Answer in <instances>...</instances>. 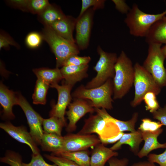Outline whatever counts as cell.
Instances as JSON below:
<instances>
[{"instance_id": "obj_1", "label": "cell", "mask_w": 166, "mask_h": 166, "mask_svg": "<svg viewBox=\"0 0 166 166\" xmlns=\"http://www.w3.org/2000/svg\"><path fill=\"white\" fill-rule=\"evenodd\" d=\"M115 73L113 78V99L122 98L133 84L134 66L130 58L122 51L118 57L115 66Z\"/></svg>"}, {"instance_id": "obj_2", "label": "cell", "mask_w": 166, "mask_h": 166, "mask_svg": "<svg viewBox=\"0 0 166 166\" xmlns=\"http://www.w3.org/2000/svg\"><path fill=\"white\" fill-rule=\"evenodd\" d=\"M113 80H108L101 86L93 88L87 89L81 85L72 94V97L89 100L94 108L111 110L113 108Z\"/></svg>"}, {"instance_id": "obj_3", "label": "cell", "mask_w": 166, "mask_h": 166, "mask_svg": "<svg viewBox=\"0 0 166 166\" xmlns=\"http://www.w3.org/2000/svg\"><path fill=\"white\" fill-rule=\"evenodd\" d=\"M42 33L43 40L50 46L56 59V67H62L70 56L78 55L79 49L76 43L69 41L57 34L49 26H44Z\"/></svg>"}, {"instance_id": "obj_4", "label": "cell", "mask_w": 166, "mask_h": 166, "mask_svg": "<svg viewBox=\"0 0 166 166\" xmlns=\"http://www.w3.org/2000/svg\"><path fill=\"white\" fill-rule=\"evenodd\" d=\"M166 15V9L160 14H148L140 10L134 4L127 14L124 22L131 34L137 37H145L152 26Z\"/></svg>"}, {"instance_id": "obj_5", "label": "cell", "mask_w": 166, "mask_h": 166, "mask_svg": "<svg viewBox=\"0 0 166 166\" xmlns=\"http://www.w3.org/2000/svg\"><path fill=\"white\" fill-rule=\"evenodd\" d=\"M99 58L93 69L96 76L85 86L87 89L99 87L110 79L113 78L115 73V66L118 57L116 53L105 51L100 46L97 49Z\"/></svg>"}, {"instance_id": "obj_6", "label": "cell", "mask_w": 166, "mask_h": 166, "mask_svg": "<svg viewBox=\"0 0 166 166\" xmlns=\"http://www.w3.org/2000/svg\"><path fill=\"white\" fill-rule=\"evenodd\" d=\"M134 78L133 85L134 97L130 105L135 107L143 101L144 95L148 92H152L156 95L160 92L161 88L157 84L152 75L138 62L134 65Z\"/></svg>"}, {"instance_id": "obj_7", "label": "cell", "mask_w": 166, "mask_h": 166, "mask_svg": "<svg viewBox=\"0 0 166 166\" xmlns=\"http://www.w3.org/2000/svg\"><path fill=\"white\" fill-rule=\"evenodd\" d=\"M148 45L147 56L142 66L161 88L166 86V69L164 65L166 56L162 51V44L152 43Z\"/></svg>"}, {"instance_id": "obj_8", "label": "cell", "mask_w": 166, "mask_h": 166, "mask_svg": "<svg viewBox=\"0 0 166 166\" xmlns=\"http://www.w3.org/2000/svg\"><path fill=\"white\" fill-rule=\"evenodd\" d=\"M121 132L115 123L96 113L85 120L82 129L77 133L82 134H97L100 140H105L118 135Z\"/></svg>"}, {"instance_id": "obj_9", "label": "cell", "mask_w": 166, "mask_h": 166, "mask_svg": "<svg viewBox=\"0 0 166 166\" xmlns=\"http://www.w3.org/2000/svg\"><path fill=\"white\" fill-rule=\"evenodd\" d=\"M17 105L20 106L27 119L30 133L37 145H40L44 131L42 128L44 119L32 108L20 93H17Z\"/></svg>"}, {"instance_id": "obj_10", "label": "cell", "mask_w": 166, "mask_h": 166, "mask_svg": "<svg viewBox=\"0 0 166 166\" xmlns=\"http://www.w3.org/2000/svg\"><path fill=\"white\" fill-rule=\"evenodd\" d=\"M63 137V146L58 153L86 150L101 143L99 137L94 135L69 133Z\"/></svg>"}, {"instance_id": "obj_11", "label": "cell", "mask_w": 166, "mask_h": 166, "mask_svg": "<svg viewBox=\"0 0 166 166\" xmlns=\"http://www.w3.org/2000/svg\"><path fill=\"white\" fill-rule=\"evenodd\" d=\"M95 11L91 8L80 18H77L75 41L79 50H84L89 46Z\"/></svg>"}, {"instance_id": "obj_12", "label": "cell", "mask_w": 166, "mask_h": 166, "mask_svg": "<svg viewBox=\"0 0 166 166\" xmlns=\"http://www.w3.org/2000/svg\"><path fill=\"white\" fill-rule=\"evenodd\" d=\"M68 110L66 112L69 123L66 130L70 132L75 131L77 128L76 124L78 121L88 113L95 112L90 101L87 100L74 98L73 101L68 106Z\"/></svg>"}, {"instance_id": "obj_13", "label": "cell", "mask_w": 166, "mask_h": 166, "mask_svg": "<svg viewBox=\"0 0 166 166\" xmlns=\"http://www.w3.org/2000/svg\"><path fill=\"white\" fill-rule=\"evenodd\" d=\"M50 87L57 89L58 98L57 104H53L49 116L50 117H57L66 124L65 115L66 113V109L70 103L72 99L71 91L73 86L63 82L61 85L56 83L51 85Z\"/></svg>"}, {"instance_id": "obj_14", "label": "cell", "mask_w": 166, "mask_h": 166, "mask_svg": "<svg viewBox=\"0 0 166 166\" xmlns=\"http://www.w3.org/2000/svg\"><path fill=\"white\" fill-rule=\"evenodd\" d=\"M0 128L18 141L26 144L31 149L33 153H40L39 150L30 132L23 126H15L9 122L1 123Z\"/></svg>"}, {"instance_id": "obj_15", "label": "cell", "mask_w": 166, "mask_h": 166, "mask_svg": "<svg viewBox=\"0 0 166 166\" xmlns=\"http://www.w3.org/2000/svg\"><path fill=\"white\" fill-rule=\"evenodd\" d=\"M89 65L81 66L65 65L62 67L60 70L64 80L63 82L73 86L77 82L80 81L87 77Z\"/></svg>"}, {"instance_id": "obj_16", "label": "cell", "mask_w": 166, "mask_h": 166, "mask_svg": "<svg viewBox=\"0 0 166 166\" xmlns=\"http://www.w3.org/2000/svg\"><path fill=\"white\" fill-rule=\"evenodd\" d=\"M77 18L71 16L65 15L61 19L53 23L50 26L58 35L65 39L75 43L73 36L75 28Z\"/></svg>"}, {"instance_id": "obj_17", "label": "cell", "mask_w": 166, "mask_h": 166, "mask_svg": "<svg viewBox=\"0 0 166 166\" xmlns=\"http://www.w3.org/2000/svg\"><path fill=\"white\" fill-rule=\"evenodd\" d=\"M17 93L9 90L2 82L0 85V103L3 108V117L13 119L15 116L12 112L13 106L17 105Z\"/></svg>"}, {"instance_id": "obj_18", "label": "cell", "mask_w": 166, "mask_h": 166, "mask_svg": "<svg viewBox=\"0 0 166 166\" xmlns=\"http://www.w3.org/2000/svg\"><path fill=\"white\" fill-rule=\"evenodd\" d=\"M163 131V129L160 128L154 132H141L144 144L137 155L139 158L147 156L149 153L154 150L166 148V142L161 144L157 140L158 136Z\"/></svg>"}, {"instance_id": "obj_19", "label": "cell", "mask_w": 166, "mask_h": 166, "mask_svg": "<svg viewBox=\"0 0 166 166\" xmlns=\"http://www.w3.org/2000/svg\"><path fill=\"white\" fill-rule=\"evenodd\" d=\"M141 132L139 130L129 133H124L120 140L110 148L115 151L120 149L122 145H129L130 150L135 155L140 151V143L143 140Z\"/></svg>"}, {"instance_id": "obj_20", "label": "cell", "mask_w": 166, "mask_h": 166, "mask_svg": "<svg viewBox=\"0 0 166 166\" xmlns=\"http://www.w3.org/2000/svg\"><path fill=\"white\" fill-rule=\"evenodd\" d=\"M95 147L91 152L90 166H105L111 158L118 155V152L106 147L101 143Z\"/></svg>"}, {"instance_id": "obj_21", "label": "cell", "mask_w": 166, "mask_h": 166, "mask_svg": "<svg viewBox=\"0 0 166 166\" xmlns=\"http://www.w3.org/2000/svg\"><path fill=\"white\" fill-rule=\"evenodd\" d=\"M148 44H162L166 42V20L163 18L155 22L151 27L145 37Z\"/></svg>"}, {"instance_id": "obj_22", "label": "cell", "mask_w": 166, "mask_h": 166, "mask_svg": "<svg viewBox=\"0 0 166 166\" xmlns=\"http://www.w3.org/2000/svg\"><path fill=\"white\" fill-rule=\"evenodd\" d=\"M95 110L97 113L107 118L115 123L118 127L121 132L125 131L134 132L136 131L135 129V126L138 118V112H134L130 119L124 121L113 117L107 113L105 109L95 108Z\"/></svg>"}, {"instance_id": "obj_23", "label": "cell", "mask_w": 166, "mask_h": 166, "mask_svg": "<svg viewBox=\"0 0 166 166\" xmlns=\"http://www.w3.org/2000/svg\"><path fill=\"white\" fill-rule=\"evenodd\" d=\"M63 141L64 137L62 136L44 132L40 145L42 150L56 153L60 151Z\"/></svg>"}, {"instance_id": "obj_24", "label": "cell", "mask_w": 166, "mask_h": 166, "mask_svg": "<svg viewBox=\"0 0 166 166\" xmlns=\"http://www.w3.org/2000/svg\"><path fill=\"white\" fill-rule=\"evenodd\" d=\"M33 72L40 79L49 85L58 83L63 78L60 70L58 68L49 69L47 68H41L33 69Z\"/></svg>"}, {"instance_id": "obj_25", "label": "cell", "mask_w": 166, "mask_h": 166, "mask_svg": "<svg viewBox=\"0 0 166 166\" xmlns=\"http://www.w3.org/2000/svg\"><path fill=\"white\" fill-rule=\"evenodd\" d=\"M65 15L59 7L50 4L42 12L38 15V18L44 26H50Z\"/></svg>"}, {"instance_id": "obj_26", "label": "cell", "mask_w": 166, "mask_h": 166, "mask_svg": "<svg viewBox=\"0 0 166 166\" xmlns=\"http://www.w3.org/2000/svg\"><path fill=\"white\" fill-rule=\"evenodd\" d=\"M51 155L62 157L71 160L80 166H90L89 152L87 150L51 153Z\"/></svg>"}, {"instance_id": "obj_27", "label": "cell", "mask_w": 166, "mask_h": 166, "mask_svg": "<svg viewBox=\"0 0 166 166\" xmlns=\"http://www.w3.org/2000/svg\"><path fill=\"white\" fill-rule=\"evenodd\" d=\"M42 126L44 132L48 133L54 134L61 136L62 128L66 124L58 118L52 117L48 119H44Z\"/></svg>"}, {"instance_id": "obj_28", "label": "cell", "mask_w": 166, "mask_h": 166, "mask_svg": "<svg viewBox=\"0 0 166 166\" xmlns=\"http://www.w3.org/2000/svg\"><path fill=\"white\" fill-rule=\"evenodd\" d=\"M49 86V85L40 79H37L32 96L33 104L36 105L46 104V96Z\"/></svg>"}, {"instance_id": "obj_29", "label": "cell", "mask_w": 166, "mask_h": 166, "mask_svg": "<svg viewBox=\"0 0 166 166\" xmlns=\"http://www.w3.org/2000/svg\"><path fill=\"white\" fill-rule=\"evenodd\" d=\"M0 161L10 166H22L21 155L11 151H7L4 156L0 158Z\"/></svg>"}, {"instance_id": "obj_30", "label": "cell", "mask_w": 166, "mask_h": 166, "mask_svg": "<svg viewBox=\"0 0 166 166\" xmlns=\"http://www.w3.org/2000/svg\"><path fill=\"white\" fill-rule=\"evenodd\" d=\"M50 4L47 0H28V12L38 15L42 12Z\"/></svg>"}, {"instance_id": "obj_31", "label": "cell", "mask_w": 166, "mask_h": 166, "mask_svg": "<svg viewBox=\"0 0 166 166\" xmlns=\"http://www.w3.org/2000/svg\"><path fill=\"white\" fill-rule=\"evenodd\" d=\"M141 123L138 128L141 132H154L160 128L163 125L160 121H155L148 118L141 120Z\"/></svg>"}, {"instance_id": "obj_32", "label": "cell", "mask_w": 166, "mask_h": 166, "mask_svg": "<svg viewBox=\"0 0 166 166\" xmlns=\"http://www.w3.org/2000/svg\"><path fill=\"white\" fill-rule=\"evenodd\" d=\"M156 96L153 92H148L144 95L143 97V101L145 104L146 110L152 113L160 107L156 99Z\"/></svg>"}, {"instance_id": "obj_33", "label": "cell", "mask_w": 166, "mask_h": 166, "mask_svg": "<svg viewBox=\"0 0 166 166\" xmlns=\"http://www.w3.org/2000/svg\"><path fill=\"white\" fill-rule=\"evenodd\" d=\"M105 1L104 0H82L81 9L77 18L81 17L90 7L94 10L103 8Z\"/></svg>"}, {"instance_id": "obj_34", "label": "cell", "mask_w": 166, "mask_h": 166, "mask_svg": "<svg viewBox=\"0 0 166 166\" xmlns=\"http://www.w3.org/2000/svg\"><path fill=\"white\" fill-rule=\"evenodd\" d=\"M43 40L42 34L33 32L29 33L26 36V44L29 48L35 49L40 45Z\"/></svg>"}, {"instance_id": "obj_35", "label": "cell", "mask_w": 166, "mask_h": 166, "mask_svg": "<svg viewBox=\"0 0 166 166\" xmlns=\"http://www.w3.org/2000/svg\"><path fill=\"white\" fill-rule=\"evenodd\" d=\"M91 58L89 56H79L78 55H73L68 58L64 62L63 66L67 65L81 66L88 65Z\"/></svg>"}, {"instance_id": "obj_36", "label": "cell", "mask_w": 166, "mask_h": 166, "mask_svg": "<svg viewBox=\"0 0 166 166\" xmlns=\"http://www.w3.org/2000/svg\"><path fill=\"white\" fill-rule=\"evenodd\" d=\"M44 156L58 166H80L74 161L62 157L46 154Z\"/></svg>"}, {"instance_id": "obj_37", "label": "cell", "mask_w": 166, "mask_h": 166, "mask_svg": "<svg viewBox=\"0 0 166 166\" xmlns=\"http://www.w3.org/2000/svg\"><path fill=\"white\" fill-rule=\"evenodd\" d=\"M10 45H13L17 48H19V45L8 34L1 31L0 33V49H8Z\"/></svg>"}, {"instance_id": "obj_38", "label": "cell", "mask_w": 166, "mask_h": 166, "mask_svg": "<svg viewBox=\"0 0 166 166\" xmlns=\"http://www.w3.org/2000/svg\"><path fill=\"white\" fill-rule=\"evenodd\" d=\"M22 166H58L55 164H50L47 163L40 153H33L30 161L28 163L22 162Z\"/></svg>"}, {"instance_id": "obj_39", "label": "cell", "mask_w": 166, "mask_h": 166, "mask_svg": "<svg viewBox=\"0 0 166 166\" xmlns=\"http://www.w3.org/2000/svg\"><path fill=\"white\" fill-rule=\"evenodd\" d=\"M148 160L158 164L160 166H166V148L164 151L160 154H149L147 156Z\"/></svg>"}, {"instance_id": "obj_40", "label": "cell", "mask_w": 166, "mask_h": 166, "mask_svg": "<svg viewBox=\"0 0 166 166\" xmlns=\"http://www.w3.org/2000/svg\"><path fill=\"white\" fill-rule=\"evenodd\" d=\"M153 118L160 122L163 125L166 126V105L160 107L152 113Z\"/></svg>"}, {"instance_id": "obj_41", "label": "cell", "mask_w": 166, "mask_h": 166, "mask_svg": "<svg viewBox=\"0 0 166 166\" xmlns=\"http://www.w3.org/2000/svg\"><path fill=\"white\" fill-rule=\"evenodd\" d=\"M7 1L8 3L12 7L23 11L28 12V0H10Z\"/></svg>"}, {"instance_id": "obj_42", "label": "cell", "mask_w": 166, "mask_h": 166, "mask_svg": "<svg viewBox=\"0 0 166 166\" xmlns=\"http://www.w3.org/2000/svg\"><path fill=\"white\" fill-rule=\"evenodd\" d=\"M108 162L109 166H128L129 160L127 158L119 159L114 156L111 158Z\"/></svg>"}, {"instance_id": "obj_43", "label": "cell", "mask_w": 166, "mask_h": 166, "mask_svg": "<svg viewBox=\"0 0 166 166\" xmlns=\"http://www.w3.org/2000/svg\"><path fill=\"white\" fill-rule=\"evenodd\" d=\"M116 9L122 14H127L130 9L124 0H113Z\"/></svg>"}, {"instance_id": "obj_44", "label": "cell", "mask_w": 166, "mask_h": 166, "mask_svg": "<svg viewBox=\"0 0 166 166\" xmlns=\"http://www.w3.org/2000/svg\"><path fill=\"white\" fill-rule=\"evenodd\" d=\"M124 133L123 132H121L118 135L115 136L107 139L101 140V143L105 145L117 142L121 138Z\"/></svg>"}, {"instance_id": "obj_45", "label": "cell", "mask_w": 166, "mask_h": 166, "mask_svg": "<svg viewBox=\"0 0 166 166\" xmlns=\"http://www.w3.org/2000/svg\"><path fill=\"white\" fill-rule=\"evenodd\" d=\"M131 166H156L148 161H140L133 164Z\"/></svg>"}, {"instance_id": "obj_46", "label": "cell", "mask_w": 166, "mask_h": 166, "mask_svg": "<svg viewBox=\"0 0 166 166\" xmlns=\"http://www.w3.org/2000/svg\"><path fill=\"white\" fill-rule=\"evenodd\" d=\"M164 46L161 47V50L164 54L166 56V42Z\"/></svg>"}, {"instance_id": "obj_47", "label": "cell", "mask_w": 166, "mask_h": 166, "mask_svg": "<svg viewBox=\"0 0 166 166\" xmlns=\"http://www.w3.org/2000/svg\"><path fill=\"white\" fill-rule=\"evenodd\" d=\"M163 19L164 20H166V16H164L163 18Z\"/></svg>"}]
</instances>
